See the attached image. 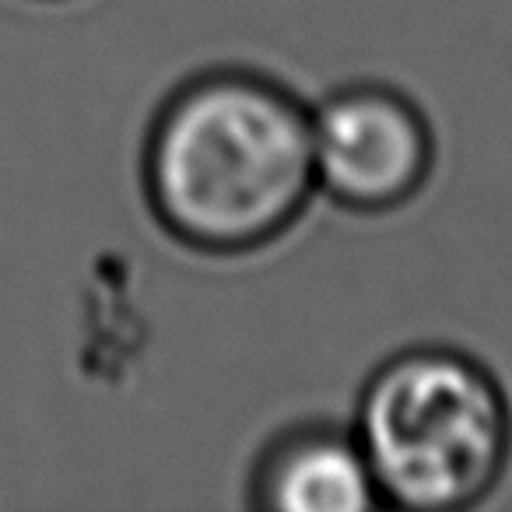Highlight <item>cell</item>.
<instances>
[{
  "label": "cell",
  "mask_w": 512,
  "mask_h": 512,
  "mask_svg": "<svg viewBox=\"0 0 512 512\" xmlns=\"http://www.w3.org/2000/svg\"><path fill=\"white\" fill-rule=\"evenodd\" d=\"M144 197L179 246L246 256L285 239L316 193L313 106L260 71L179 85L144 141Z\"/></svg>",
  "instance_id": "1"
},
{
  "label": "cell",
  "mask_w": 512,
  "mask_h": 512,
  "mask_svg": "<svg viewBox=\"0 0 512 512\" xmlns=\"http://www.w3.org/2000/svg\"><path fill=\"white\" fill-rule=\"evenodd\" d=\"M379 502L411 512L481 505L512 463V404L470 351L418 344L362 386L351 421Z\"/></svg>",
  "instance_id": "2"
},
{
  "label": "cell",
  "mask_w": 512,
  "mask_h": 512,
  "mask_svg": "<svg viewBox=\"0 0 512 512\" xmlns=\"http://www.w3.org/2000/svg\"><path fill=\"white\" fill-rule=\"evenodd\" d=\"M432 169V120L400 88L355 81L313 106L316 193L344 211H400L425 190Z\"/></svg>",
  "instance_id": "3"
},
{
  "label": "cell",
  "mask_w": 512,
  "mask_h": 512,
  "mask_svg": "<svg viewBox=\"0 0 512 512\" xmlns=\"http://www.w3.org/2000/svg\"><path fill=\"white\" fill-rule=\"evenodd\" d=\"M249 505L271 512H362L383 502L351 425L309 421L278 432L256 456Z\"/></svg>",
  "instance_id": "4"
}]
</instances>
